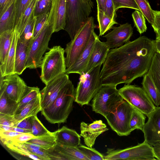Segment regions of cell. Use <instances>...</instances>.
<instances>
[{
	"label": "cell",
	"mask_w": 160,
	"mask_h": 160,
	"mask_svg": "<svg viewBox=\"0 0 160 160\" xmlns=\"http://www.w3.org/2000/svg\"><path fill=\"white\" fill-rule=\"evenodd\" d=\"M110 49L106 42L101 41L98 36L96 40L88 63L82 74L87 73L93 68L103 64Z\"/></svg>",
	"instance_id": "d6986e66"
},
{
	"label": "cell",
	"mask_w": 160,
	"mask_h": 160,
	"mask_svg": "<svg viewBox=\"0 0 160 160\" xmlns=\"http://www.w3.org/2000/svg\"><path fill=\"white\" fill-rule=\"evenodd\" d=\"M141 12L148 22L152 24L154 20L153 10L148 0H135Z\"/></svg>",
	"instance_id": "8d00e7d4"
},
{
	"label": "cell",
	"mask_w": 160,
	"mask_h": 160,
	"mask_svg": "<svg viewBox=\"0 0 160 160\" xmlns=\"http://www.w3.org/2000/svg\"><path fill=\"white\" fill-rule=\"evenodd\" d=\"M42 109L41 93L14 115L15 124L25 118L36 116Z\"/></svg>",
	"instance_id": "cb8c5ba5"
},
{
	"label": "cell",
	"mask_w": 160,
	"mask_h": 160,
	"mask_svg": "<svg viewBox=\"0 0 160 160\" xmlns=\"http://www.w3.org/2000/svg\"><path fill=\"white\" fill-rule=\"evenodd\" d=\"M105 160H156L152 146L145 141L136 146L122 149H108Z\"/></svg>",
	"instance_id": "30bf717a"
},
{
	"label": "cell",
	"mask_w": 160,
	"mask_h": 160,
	"mask_svg": "<svg viewBox=\"0 0 160 160\" xmlns=\"http://www.w3.org/2000/svg\"><path fill=\"white\" fill-rule=\"evenodd\" d=\"M40 94V92L38 88L28 86L21 99L18 102V107L16 113L22 110L30 102L37 98Z\"/></svg>",
	"instance_id": "e575fe53"
},
{
	"label": "cell",
	"mask_w": 160,
	"mask_h": 160,
	"mask_svg": "<svg viewBox=\"0 0 160 160\" xmlns=\"http://www.w3.org/2000/svg\"><path fill=\"white\" fill-rule=\"evenodd\" d=\"M31 117L25 118L18 122L15 124L14 127H17L32 131V124Z\"/></svg>",
	"instance_id": "681fc988"
},
{
	"label": "cell",
	"mask_w": 160,
	"mask_h": 160,
	"mask_svg": "<svg viewBox=\"0 0 160 160\" xmlns=\"http://www.w3.org/2000/svg\"><path fill=\"white\" fill-rule=\"evenodd\" d=\"M92 5H93V3L92 1V0H88Z\"/></svg>",
	"instance_id": "6f0895ef"
},
{
	"label": "cell",
	"mask_w": 160,
	"mask_h": 160,
	"mask_svg": "<svg viewBox=\"0 0 160 160\" xmlns=\"http://www.w3.org/2000/svg\"><path fill=\"white\" fill-rule=\"evenodd\" d=\"M18 38V33L15 28L10 49L4 62L0 64V75L2 77L15 73V61Z\"/></svg>",
	"instance_id": "44dd1931"
},
{
	"label": "cell",
	"mask_w": 160,
	"mask_h": 160,
	"mask_svg": "<svg viewBox=\"0 0 160 160\" xmlns=\"http://www.w3.org/2000/svg\"><path fill=\"white\" fill-rule=\"evenodd\" d=\"M101 65L80 75L74 101L82 106L88 105L102 86L100 79Z\"/></svg>",
	"instance_id": "5b68a950"
},
{
	"label": "cell",
	"mask_w": 160,
	"mask_h": 160,
	"mask_svg": "<svg viewBox=\"0 0 160 160\" xmlns=\"http://www.w3.org/2000/svg\"><path fill=\"white\" fill-rule=\"evenodd\" d=\"M52 0H37L35 14L37 16L50 8Z\"/></svg>",
	"instance_id": "ee69618b"
},
{
	"label": "cell",
	"mask_w": 160,
	"mask_h": 160,
	"mask_svg": "<svg viewBox=\"0 0 160 160\" xmlns=\"http://www.w3.org/2000/svg\"><path fill=\"white\" fill-rule=\"evenodd\" d=\"M52 28L47 23L42 30L32 41L28 55L26 66L29 69L40 68L43 55L48 48Z\"/></svg>",
	"instance_id": "8fae6325"
},
{
	"label": "cell",
	"mask_w": 160,
	"mask_h": 160,
	"mask_svg": "<svg viewBox=\"0 0 160 160\" xmlns=\"http://www.w3.org/2000/svg\"><path fill=\"white\" fill-rule=\"evenodd\" d=\"M112 30L103 37L106 39V43L110 48L119 47L129 41L133 30L131 25L128 23L113 27Z\"/></svg>",
	"instance_id": "9a60e30c"
},
{
	"label": "cell",
	"mask_w": 160,
	"mask_h": 160,
	"mask_svg": "<svg viewBox=\"0 0 160 160\" xmlns=\"http://www.w3.org/2000/svg\"><path fill=\"white\" fill-rule=\"evenodd\" d=\"M67 0H52L47 24L54 32L64 29L66 22Z\"/></svg>",
	"instance_id": "5bb4252c"
},
{
	"label": "cell",
	"mask_w": 160,
	"mask_h": 160,
	"mask_svg": "<svg viewBox=\"0 0 160 160\" xmlns=\"http://www.w3.org/2000/svg\"><path fill=\"white\" fill-rule=\"evenodd\" d=\"M32 124V134L36 137L45 135L50 132L44 126L37 115L31 117Z\"/></svg>",
	"instance_id": "74e56055"
},
{
	"label": "cell",
	"mask_w": 160,
	"mask_h": 160,
	"mask_svg": "<svg viewBox=\"0 0 160 160\" xmlns=\"http://www.w3.org/2000/svg\"><path fill=\"white\" fill-rule=\"evenodd\" d=\"M32 1V0H17L15 5V27L18 25L23 13Z\"/></svg>",
	"instance_id": "b9f144b4"
},
{
	"label": "cell",
	"mask_w": 160,
	"mask_h": 160,
	"mask_svg": "<svg viewBox=\"0 0 160 160\" xmlns=\"http://www.w3.org/2000/svg\"><path fill=\"white\" fill-rule=\"evenodd\" d=\"M146 118V115L143 113L133 107L130 123L131 131L132 132L137 129L142 131L145 124Z\"/></svg>",
	"instance_id": "d590c367"
},
{
	"label": "cell",
	"mask_w": 160,
	"mask_h": 160,
	"mask_svg": "<svg viewBox=\"0 0 160 160\" xmlns=\"http://www.w3.org/2000/svg\"><path fill=\"white\" fill-rule=\"evenodd\" d=\"M116 86L102 85L92 100V111L104 117L124 99Z\"/></svg>",
	"instance_id": "52a82bcc"
},
{
	"label": "cell",
	"mask_w": 160,
	"mask_h": 160,
	"mask_svg": "<svg viewBox=\"0 0 160 160\" xmlns=\"http://www.w3.org/2000/svg\"><path fill=\"white\" fill-rule=\"evenodd\" d=\"M14 28L0 34V64L4 62L10 49Z\"/></svg>",
	"instance_id": "83f0119b"
},
{
	"label": "cell",
	"mask_w": 160,
	"mask_h": 160,
	"mask_svg": "<svg viewBox=\"0 0 160 160\" xmlns=\"http://www.w3.org/2000/svg\"><path fill=\"white\" fill-rule=\"evenodd\" d=\"M0 114L14 116L18 107V103L8 97L3 88H0Z\"/></svg>",
	"instance_id": "4316f807"
},
{
	"label": "cell",
	"mask_w": 160,
	"mask_h": 160,
	"mask_svg": "<svg viewBox=\"0 0 160 160\" xmlns=\"http://www.w3.org/2000/svg\"><path fill=\"white\" fill-rule=\"evenodd\" d=\"M156 52L155 40L144 36L110 49L100 71L102 85L130 84L143 77Z\"/></svg>",
	"instance_id": "6da1fadb"
},
{
	"label": "cell",
	"mask_w": 160,
	"mask_h": 160,
	"mask_svg": "<svg viewBox=\"0 0 160 160\" xmlns=\"http://www.w3.org/2000/svg\"><path fill=\"white\" fill-rule=\"evenodd\" d=\"M50 8L42 13L36 16V20L33 39L39 34L46 24Z\"/></svg>",
	"instance_id": "ab89813d"
},
{
	"label": "cell",
	"mask_w": 160,
	"mask_h": 160,
	"mask_svg": "<svg viewBox=\"0 0 160 160\" xmlns=\"http://www.w3.org/2000/svg\"><path fill=\"white\" fill-rule=\"evenodd\" d=\"M17 0H0V16Z\"/></svg>",
	"instance_id": "816d5d0a"
},
{
	"label": "cell",
	"mask_w": 160,
	"mask_h": 160,
	"mask_svg": "<svg viewBox=\"0 0 160 160\" xmlns=\"http://www.w3.org/2000/svg\"><path fill=\"white\" fill-rule=\"evenodd\" d=\"M155 41L156 51L160 54V38L156 39Z\"/></svg>",
	"instance_id": "9f6ffc18"
},
{
	"label": "cell",
	"mask_w": 160,
	"mask_h": 160,
	"mask_svg": "<svg viewBox=\"0 0 160 160\" xmlns=\"http://www.w3.org/2000/svg\"><path fill=\"white\" fill-rule=\"evenodd\" d=\"M97 8L103 11L104 4L105 0H96Z\"/></svg>",
	"instance_id": "11a10c76"
},
{
	"label": "cell",
	"mask_w": 160,
	"mask_h": 160,
	"mask_svg": "<svg viewBox=\"0 0 160 160\" xmlns=\"http://www.w3.org/2000/svg\"><path fill=\"white\" fill-rule=\"evenodd\" d=\"M134 26L137 30L141 34L146 32L147 27L145 17L140 11L136 10L132 14Z\"/></svg>",
	"instance_id": "f35d334b"
},
{
	"label": "cell",
	"mask_w": 160,
	"mask_h": 160,
	"mask_svg": "<svg viewBox=\"0 0 160 160\" xmlns=\"http://www.w3.org/2000/svg\"><path fill=\"white\" fill-rule=\"evenodd\" d=\"M148 118L142 131L144 141L152 146L160 143V107H156Z\"/></svg>",
	"instance_id": "2e32d148"
},
{
	"label": "cell",
	"mask_w": 160,
	"mask_h": 160,
	"mask_svg": "<svg viewBox=\"0 0 160 160\" xmlns=\"http://www.w3.org/2000/svg\"><path fill=\"white\" fill-rule=\"evenodd\" d=\"M27 142L36 144L45 149L53 148L57 144L56 137L53 132H50L45 135L35 137Z\"/></svg>",
	"instance_id": "4dcf8cb0"
},
{
	"label": "cell",
	"mask_w": 160,
	"mask_h": 160,
	"mask_svg": "<svg viewBox=\"0 0 160 160\" xmlns=\"http://www.w3.org/2000/svg\"><path fill=\"white\" fill-rule=\"evenodd\" d=\"M12 131L21 133H32V131L17 127H13Z\"/></svg>",
	"instance_id": "db71d44e"
},
{
	"label": "cell",
	"mask_w": 160,
	"mask_h": 160,
	"mask_svg": "<svg viewBox=\"0 0 160 160\" xmlns=\"http://www.w3.org/2000/svg\"><path fill=\"white\" fill-rule=\"evenodd\" d=\"M51 160H89L78 148L57 143L53 147L48 149Z\"/></svg>",
	"instance_id": "e0dca14e"
},
{
	"label": "cell",
	"mask_w": 160,
	"mask_h": 160,
	"mask_svg": "<svg viewBox=\"0 0 160 160\" xmlns=\"http://www.w3.org/2000/svg\"><path fill=\"white\" fill-rule=\"evenodd\" d=\"M35 137H36L32 133H22L9 140L17 142L24 143Z\"/></svg>",
	"instance_id": "c3c4849f"
},
{
	"label": "cell",
	"mask_w": 160,
	"mask_h": 160,
	"mask_svg": "<svg viewBox=\"0 0 160 160\" xmlns=\"http://www.w3.org/2000/svg\"><path fill=\"white\" fill-rule=\"evenodd\" d=\"M80 135L83 139L85 144L92 148L97 138L108 130L106 125L101 120H96L90 124L82 122L80 123Z\"/></svg>",
	"instance_id": "ac0fdd59"
},
{
	"label": "cell",
	"mask_w": 160,
	"mask_h": 160,
	"mask_svg": "<svg viewBox=\"0 0 160 160\" xmlns=\"http://www.w3.org/2000/svg\"><path fill=\"white\" fill-rule=\"evenodd\" d=\"M30 47V45L21 42L18 39L15 61V73L21 75L27 68V62Z\"/></svg>",
	"instance_id": "603a6c76"
},
{
	"label": "cell",
	"mask_w": 160,
	"mask_h": 160,
	"mask_svg": "<svg viewBox=\"0 0 160 160\" xmlns=\"http://www.w3.org/2000/svg\"><path fill=\"white\" fill-rule=\"evenodd\" d=\"M103 11L111 18H115L116 14L114 10L113 0H105Z\"/></svg>",
	"instance_id": "bcb514c9"
},
{
	"label": "cell",
	"mask_w": 160,
	"mask_h": 160,
	"mask_svg": "<svg viewBox=\"0 0 160 160\" xmlns=\"http://www.w3.org/2000/svg\"><path fill=\"white\" fill-rule=\"evenodd\" d=\"M114 10L116 12L121 8H128L140 11V9L135 0H113Z\"/></svg>",
	"instance_id": "7bdbcfd3"
},
{
	"label": "cell",
	"mask_w": 160,
	"mask_h": 160,
	"mask_svg": "<svg viewBox=\"0 0 160 160\" xmlns=\"http://www.w3.org/2000/svg\"><path fill=\"white\" fill-rule=\"evenodd\" d=\"M95 27L94 18L89 17L74 38L67 44L64 49L67 68L73 64L84 50Z\"/></svg>",
	"instance_id": "8992f818"
},
{
	"label": "cell",
	"mask_w": 160,
	"mask_h": 160,
	"mask_svg": "<svg viewBox=\"0 0 160 160\" xmlns=\"http://www.w3.org/2000/svg\"><path fill=\"white\" fill-rule=\"evenodd\" d=\"M36 1L37 0H32L23 13L18 25L15 27L19 35L22 33L30 18L35 12Z\"/></svg>",
	"instance_id": "836d02e7"
},
{
	"label": "cell",
	"mask_w": 160,
	"mask_h": 160,
	"mask_svg": "<svg viewBox=\"0 0 160 160\" xmlns=\"http://www.w3.org/2000/svg\"><path fill=\"white\" fill-rule=\"evenodd\" d=\"M64 53V49L60 46H55L49 49L43 57L40 78L46 85L56 77L66 73Z\"/></svg>",
	"instance_id": "277c9868"
},
{
	"label": "cell",
	"mask_w": 160,
	"mask_h": 160,
	"mask_svg": "<svg viewBox=\"0 0 160 160\" xmlns=\"http://www.w3.org/2000/svg\"><path fill=\"white\" fill-rule=\"evenodd\" d=\"M75 89L69 80L61 90L58 96L48 108L42 110V114L52 124L64 123L72 109Z\"/></svg>",
	"instance_id": "7a4b0ae2"
},
{
	"label": "cell",
	"mask_w": 160,
	"mask_h": 160,
	"mask_svg": "<svg viewBox=\"0 0 160 160\" xmlns=\"http://www.w3.org/2000/svg\"><path fill=\"white\" fill-rule=\"evenodd\" d=\"M53 132L57 143L75 147L80 145L81 136L74 130L63 126Z\"/></svg>",
	"instance_id": "7402d4cb"
},
{
	"label": "cell",
	"mask_w": 160,
	"mask_h": 160,
	"mask_svg": "<svg viewBox=\"0 0 160 160\" xmlns=\"http://www.w3.org/2000/svg\"><path fill=\"white\" fill-rule=\"evenodd\" d=\"M97 17L99 30V36L103 35L112 28L114 25L118 24L115 19L111 18L102 10L98 8Z\"/></svg>",
	"instance_id": "f546056e"
},
{
	"label": "cell",
	"mask_w": 160,
	"mask_h": 160,
	"mask_svg": "<svg viewBox=\"0 0 160 160\" xmlns=\"http://www.w3.org/2000/svg\"><path fill=\"white\" fill-rule=\"evenodd\" d=\"M92 5L88 0H67L64 30L71 40L86 22L92 12Z\"/></svg>",
	"instance_id": "3957f363"
},
{
	"label": "cell",
	"mask_w": 160,
	"mask_h": 160,
	"mask_svg": "<svg viewBox=\"0 0 160 160\" xmlns=\"http://www.w3.org/2000/svg\"><path fill=\"white\" fill-rule=\"evenodd\" d=\"M14 116L0 114V125L14 127Z\"/></svg>",
	"instance_id": "7dc6e473"
},
{
	"label": "cell",
	"mask_w": 160,
	"mask_h": 160,
	"mask_svg": "<svg viewBox=\"0 0 160 160\" xmlns=\"http://www.w3.org/2000/svg\"><path fill=\"white\" fill-rule=\"evenodd\" d=\"M77 147L89 160H105L104 156L94 148L81 144Z\"/></svg>",
	"instance_id": "60d3db41"
},
{
	"label": "cell",
	"mask_w": 160,
	"mask_h": 160,
	"mask_svg": "<svg viewBox=\"0 0 160 160\" xmlns=\"http://www.w3.org/2000/svg\"><path fill=\"white\" fill-rule=\"evenodd\" d=\"M118 90L124 100L148 117L155 110L156 107L142 88L136 85L126 84Z\"/></svg>",
	"instance_id": "ba28073f"
},
{
	"label": "cell",
	"mask_w": 160,
	"mask_h": 160,
	"mask_svg": "<svg viewBox=\"0 0 160 160\" xmlns=\"http://www.w3.org/2000/svg\"><path fill=\"white\" fill-rule=\"evenodd\" d=\"M154 20L151 24L156 34V39L160 38V11L153 10Z\"/></svg>",
	"instance_id": "f6af8a7d"
},
{
	"label": "cell",
	"mask_w": 160,
	"mask_h": 160,
	"mask_svg": "<svg viewBox=\"0 0 160 160\" xmlns=\"http://www.w3.org/2000/svg\"><path fill=\"white\" fill-rule=\"evenodd\" d=\"M98 37L94 31L85 48L73 64L67 68L66 73H75L80 75L82 74L88 63L96 40Z\"/></svg>",
	"instance_id": "ffe728a7"
},
{
	"label": "cell",
	"mask_w": 160,
	"mask_h": 160,
	"mask_svg": "<svg viewBox=\"0 0 160 160\" xmlns=\"http://www.w3.org/2000/svg\"><path fill=\"white\" fill-rule=\"evenodd\" d=\"M132 111V107L123 100L105 118L118 135L127 136L131 132L130 123Z\"/></svg>",
	"instance_id": "9c48e42d"
},
{
	"label": "cell",
	"mask_w": 160,
	"mask_h": 160,
	"mask_svg": "<svg viewBox=\"0 0 160 160\" xmlns=\"http://www.w3.org/2000/svg\"><path fill=\"white\" fill-rule=\"evenodd\" d=\"M160 93V54L156 52L148 72Z\"/></svg>",
	"instance_id": "d6a6232c"
},
{
	"label": "cell",
	"mask_w": 160,
	"mask_h": 160,
	"mask_svg": "<svg viewBox=\"0 0 160 160\" xmlns=\"http://www.w3.org/2000/svg\"><path fill=\"white\" fill-rule=\"evenodd\" d=\"M69 80L67 74H62L49 82L40 91L42 110L48 108L52 104Z\"/></svg>",
	"instance_id": "4fadbf2b"
},
{
	"label": "cell",
	"mask_w": 160,
	"mask_h": 160,
	"mask_svg": "<svg viewBox=\"0 0 160 160\" xmlns=\"http://www.w3.org/2000/svg\"><path fill=\"white\" fill-rule=\"evenodd\" d=\"M143 77L141 83L142 88L154 105L158 107L160 105V93L158 90L148 72Z\"/></svg>",
	"instance_id": "d4e9b609"
},
{
	"label": "cell",
	"mask_w": 160,
	"mask_h": 160,
	"mask_svg": "<svg viewBox=\"0 0 160 160\" xmlns=\"http://www.w3.org/2000/svg\"><path fill=\"white\" fill-rule=\"evenodd\" d=\"M154 156L156 159L160 160V143H158L152 146Z\"/></svg>",
	"instance_id": "f5cc1de1"
},
{
	"label": "cell",
	"mask_w": 160,
	"mask_h": 160,
	"mask_svg": "<svg viewBox=\"0 0 160 160\" xmlns=\"http://www.w3.org/2000/svg\"><path fill=\"white\" fill-rule=\"evenodd\" d=\"M16 2L0 16V34L15 28Z\"/></svg>",
	"instance_id": "484cf974"
},
{
	"label": "cell",
	"mask_w": 160,
	"mask_h": 160,
	"mask_svg": "<svg viewBox=\"0 0 160 160\" xmlns=\"http://www.w3.org/2000/svg\"><path fill=\"white\" fill-rule=\"evenodd\" d=\"M22 133L13 131H0L1 140H8Z\"/></svg>",
	"instance_id": "f907efd6"
},
{
	"label": "cell",
	"mask_w": 160,
	"mask_h": 160,
	"mask_svg": "<svg viewBox=\"0 0 160 160\" xmlns=\"http://www.w3.org/2000/svg\"><path fill=\"white\" fill-rule=\"evenodd\" d=\"M36 16L35 12L33 14L22 33L19 35L18 39L21 42L31 46L33 39Z\"/></svg>",
	"instance_id": "1f68e13d"
},
{
	"label": "cell",
	"mask_w": 160,
	"mask_h": 160,
	"mask_svg": "<svg viewBox=\"0 0 160 160\" xmlns=\"http://www.w3.org/2000/svg\"><path fill=\"white\" fill-rule=\"evenodd\" d=\"M28 86L18 75L14 73L2 77L0 75V88H3L10 99L18 102Z\"/></svg>",
	"instance_id": "7c38bea8"
},
{
	"label": "cell",
	"mask_w": 160,
	"mask_h": 160,
	"mask_svg": "<svg viewBox=\"0 0 160 160\" xmlns=\"http://www.w3.org/2000/svg\"><path fill=\"white\" fill-rule=\"evenodd\" d=\"M2 142L12 152L34 160H42L38 156L31 153L30 152V148H27L24 143L16 142L10 140L3 141Z\"/></svg>",
	"instance_id": "f1b7e54d"
}]
</instances>
